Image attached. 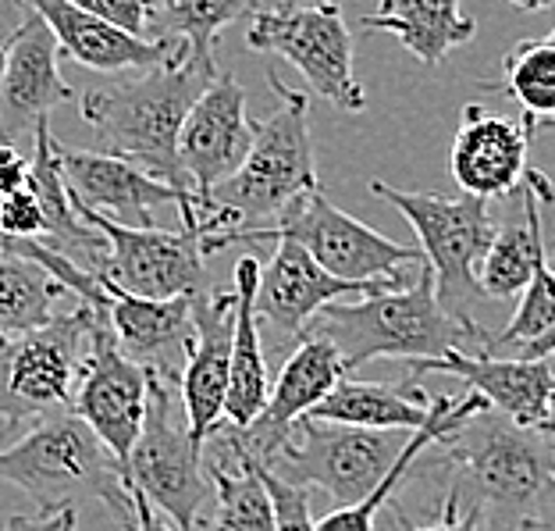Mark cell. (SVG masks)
Instances as JSON below:
<instances>
[{"mask_svg":"<svg viewBox=\"0 0 555 531\" xmlns=\"http://www.w3.org/2000/svg\"><path fill=\"white\" fill-rule=\"evenodd\" d=\"M100 318L107 314L79 300L72 311H57L33 332L0 339V421L8 432L72 410L79 364Z\"/></svg>","mask_w":555,"mask_h":531,"instance_id":"obj_7","label":"cell"},{"mask_svg":"<svg viewBox=\"0 0 555 531\" xmlns=\"http://www.w3.org/2000/svg\"><path fill=\"white\" fill-rule=\"evenodd\" d=\"M548 40H552V43H555V29H552V33H548Z\"/></svg>","mask_w":555,"mask_h":531,"instance_id":"obj_49","label":"cell"},{"mask_svg":"<svg viewBox=\"0 0 555 531\" xmlns=\"http://www.w3.org/2000/svg\"><path fill=\"white\" fill-rule=\"evenodd\" d=\"M302 336H324L338 353H343L349 375L360 364L396 357V361H435L449 350L481 353L488 328L477 321L456 318L438 296L435 275L421 264L406 286L367 293L363 300L327 303L318 318L307 325Z\"/></svg>","mask_w":555,"mask_h":531,"instance_id":"obj_3","label":"cell"},{"mask_svg":"<svg viewBox=\"0 0 555 531\" xmlns=\"http://www.w3.org/2000/svg\"><path fill=\"white\" fill-rule=\"evenodd\" d=\"M204 464L214 485V514L204 517V531H274V503L263 482V464L235 450L221 425L204 442Z\"/></svg>","mask_w":555,"mask_h":531,"instance_id":"obj_25","label":"cell"},{"mask_svg":"<svg viewBox=\"0 0 555 531\" xmlns=\"http://www.w3.org/2000/svg\"><path fill=\"white\" fill-rule=\"evenodd\" d=\"M506 4L520 8V11H541V8H552L555 0H506Z\"/></svg>","mask_w":555,"mask_h":531,"instance_id":"obj_44","label":"cell"},{"mask_svg":"<svg viewBox=\"0 0 555 531\" xmlns=\"http://www.w3.org/2000/svg\"><path fill=\"white\" fill-rule=\"evenodd\" d=\"M257 278L260 261L254 254L238 257L235 264V336H232V378L229 400H224V421L249 425L263 410L271 396L268 357L260 343V318H257Z\"/></svg>","mask_w":555,"mask_h":531,"instance_id":"obj_27","label":"cell"},{"mask_svg":"<svg viewBox=\"0 0 555 531\" xmlns=\"http://www.w3.org/2000/svg\"><path fill=\"white\" fill-rule=\"evenodd\" d=\"M150 400V371L121 350L107 318H100L90 332V346L79 364L72 410L82 417L118 464H129V453L139 439Z\"/></svg>","mask_w":555,"mask_h":531,"instance_id":"obj_13","label":"cell"},{"mask_svg":"<svg viewBox=\"0 0 555 531\" xmlns=\"http://www.w3.org/2000/svg\"><path fill=\"white\" fill-rule=\"evenodd\" d=\"M268 86L282 100V108L271 118L254 122V139H249L243 164L207 197L196 200V218L210 232V254L229 246L235 232L263 229L293 200L321 189L307 93L285 86L274 72H268Z\"/></svg>","mask_w":555,"mask_h":531,"instance_id":"obj_2","label":"cell"},{"mask_svg":"<svg viewBox=\"0 0 555 531\" xmlns=\"http://www.w3.org/2000/svg\"><path fill=\"white\" fill-rule=\"evenodd\" d=\"M75 521H79V510H40L8 517L0 531H75Z\"/></svg>","mask_w":555,"mask_h":531,"instance_id":"obj_39","label":"cell"},{"mask_svg":"<svg viewBox=\"0 0 555 531\" xmlns=\"http://www.w3.org/2000/svg\"><path fill=\"white\" fill-rule=\"evenodd\" d=\"M548 364H552V371H555V350L548 353Z\"/></svg>","mask_w":555,"mask_h":531,"instance_id":"obj_48","label":"cell"},{"mask_svg":"<svg viewBox=\"0 0 555 531\" xmlns=\"http://www.w3.org/2000/svg\"><path fill=\"white\" fill-rule=\"evenodd\" d=\"M349 375L343 353H338L324 336H302L299 346L288 353L282 371L271 382V396L263 403V410L249 425L221 421L224 435L235 442V450H243L246 457L260 460L268 467L274 453L285 446L288 435L299 417H307L318 403L332 393V389Z\"/></svg>","mask_w":555,"mask_h":531,"instance_id":"obj_14","label":"cell"},{"mask_svg":"<svg viewBox=\"0 0 555 531\" xmlns=\"http://www.w3.org/2000/svg\"><path fill=\"white\" fill-rule=\"evenodd\" d=\"M263 482H268L271 503H274V531H318L307 489L296 482H285L282 475L268 471V467H263Z\"/></svg>","mask_w":555,"mask_h":531,"instance_id":"obj_34","label":"cell"},{"mask_svg":"<svg viewBox=\"0 0 555 531\" xmlns=\"http://www.w3.org/2000/svg\"><path fill=\"white\" fill-rule=\"evenodd\" d=\"M61 47L50 25L29 11L22 29L8 40V61L0 75V139L36 129L50 111L72 104L75 90L61 75Z\"/></svg>","mask_w":555,"mask_h":531,"instance_id":"obj_19","label":"cell"},{"mask_svg":"<svg viewBox=\"0 0 555 531\" xmlns=\"http://www.w3.org/2000/svg\"><path fill=\"white\" fill-rule=\"evenodd\" d=\"M75 4L93 11L96 18L118 25L125 33L154 40V36H150V0H75Z\"/></svg>","mask_w":555,"mask_h":531,"instance_id":"obj_36","label":"cell"},{"mask_svg":"<svg viewBox=\"0 0 555 531\" xmlns=\"http://www.w3.org/2000/svg\"><path fill=\"white\" fill-rule=\"evenodd\" d=\"M371 193L385 200L388 207H396L413 225L441 303L456 318L474 321L470 307L477 300H485L481 286H477V268H481L485 250L499 229L488 211V200L470 193L456 200L438 193H406V189H396L382 179L371 182Z\"/></svg>","mask_w":555,"mask_h":531,"instance_id":"obj_9","label":"cell"},{"mask_svg":"<svg viewBox=\"0 0 555 531\" xmlns=\"http://www.w3.org/2000/svg\"><path fill=\"white\" fill-rule=\"evenodd\" d=\"M520 218L499 225L477 268V286L485 300H516L531 286L534 268L545 261V232H541V204H555V186L545 172L527 168L520 182Z\"/></svg>","mask_w":555,"mask_h":531,"instance_id":"obj_24","label":"cell"},{"mask_svg":"<svg viewBox=\"0 0 555 531\" xmlns=\"http://www.w3.org/2000/svg\"><path fill=\"white\" fill-rule=\"evenodd\" d=\"M175 393L179 385H168L150 371L146 417L125 464V482L143 492L160 514H168L179 531H204V510L214 500V485L204 464V446H196L189 428L175 417Z\"/></svg>","mask_w":555,"mask_h":531,"instance_id":"obj_10","label":"cell"},{"mask_svg":"<svg viewBox=\"0 0 555 531\" xmlns=\"http://www.w3.org/2000/svg\"><path fill=\"white\" fill-rule=\"evenodd\" d=\"M406 286V282H402ZM396 289L388 282H346V278L327 275L318 261L293 239H278L268 268L257 278V318L274 328L282 339H302L307 325L318 318V311L343 296H367Z\"/></svg>","mask_w":555,"mask_h":531,"instance_id":"obj_18","label":"cell"},{"mask_svg":"<svg viewBox=\"0 0 555 531\" xmlns=\"http://www.w3.org/2000/svg\"><path fill=\"white\" fill-rule=\"evenodd\" d=\"M452 467L466 507H495L516 528L538 521L541 507L555 496V450L538 428L513 425L506 414L481 410L438 442Z\"/></svg>","mask_w":555,"mask_h":531,"instance_id":"obj_5","label":"cell"},{"mask_svg":"<svg viewBox=\"0 0 555 531\" xmlns=\"http://www.w3.org/2000/svg\"><path fill=\"white\" fill-rule=\"evenodd\" d=\"M57 154L68 189L93 211H104L125 225H154V211L175 204L182 225H199L193 193H182L132 161L104 150H72L65 143H57Z\"/></svg>","mask_w":555,"mask_h":531,"instance_id":"obj_15","label":"cell"},{"mask_svg":"<svg viewBox=\"0 0 555 531\" xmlns=\"http://www.w3.org/2000/svg\"><path fill=\"white\" fill-rule=\"evenodd\" d=\"M25 186H29V157L11 139H0V197L18 193Z\"/></svg>","mask_w":555,"mask_h":531,"instance_id":"obj_38","label":"cell"},{"mask_svg":"<svg viewBox=\"0 0 555 531\" xmlns=\"http://www.w3.org/2000/svg\"><path fill=\"white\" fill-rule=\"evenodd\" d=\"M68 286L57 282L43 264L0 246V339H15L47 325L57 314Z\"/></svg>","mask_w":555,"mask_h":531,"instance_id":"obj_30","label":"cell"},{"mask_svg":"<svg viewBox=\"0 0 555 531\" xmlns=\"http://www.w3.org/2000/svg\"><path fill=\"white\" fill-rule=\"evenodd\" d=\"M75 211L107 239L96 275L129 289L146 300H179L199 296L207 282V229L204 225H182L179 232L157 229V225H125L104 211H93L72 193Z\"/></svg>","mask_w":555,"mask_h":531,"instance_id":"obj_12","label":"cell"},{"mask_svg":"<svg viewBox=\"0 0 555 531\" xmlns=\"http://www.w3.org/2000/svg\"><path fill=\"white\" fill-rule=\"evenodd\" d=\"M0 239H4V236H0Z\"/></svg>","mask_w":555,"mask_h":531,"instance_id":"obj_50","label":"cell"},{"mask_svg":"<svg viewBox=\"0 0 555 531\" xmlns=\"http://www.w3.org/2000/svg\"><path fill=\"white\" fill-rule=\"evenodd\" d=\"M0 482L22 489L47 514L100 500L121 531L132 528V489L125 482V467L75 410L50 414L29 425L18 442L0 446Z\"/></svg>","mask_w":555,"mask_h":531,"instance_id":"obj_4","label":"cell"},{"mask_svg":"<svg viewBox=\"0 0 555 531\" xmlns=\"http://www.w3.org/2000/svg\"><path fill=\"white\" fill-rule=\"evenodd\" d=\"M538 432L555 442V389H552V396L545 403V414H541V421H538Z\"/></svg>","mask_w":555,"mask_h":531,"instance_id":"obj_43","label":"cell"},{"mask_svg":"<svg viewBox=\"0 0 555 531\" xmlns=\"http://www.w3.org/2000/svg\"><path fill=\"white\" fill-rule=\"evenodd\" d=\"M260 11V0H150V36L154 40H182L193 58L218 68L214 43L232 22Z\"/></svg>","mask_w":555,"mask_h":531,"instance_id":"obj_31","label":"cell"},{"mask_svg":"<svg viewBox=\"0 0 555 531\" xmlns=\"http://www.w3.org/2000/svg\"><path fill=\"white\" fill-rule=\"evenodd\" d=\"M4 61H8V43H0V75H4Z\"/></svg>","mask_w":555,"mask_h":531,"instance_id":"obj_46","label":"cell"},{"mask_svg":"<svg viewBox=\"0 0 555 531\" xmlns=\"http://www.w3.org/2000/svg\"><path fill=\"white\" fill-rule=\"evenodd\" d=\"M278 243V239H293L307 254L321 264L327 275L346 278V282H388L402 286L421 271L424 250L402 246L374 232L371 225L357 222L343 207H335L324 197V189L302 193L293 200L271 225L263 229H246L229 239L232 243Z\"/></svg>","mask_w":555,"mask_h":531,"instance_id":"obj_6","label":"cell"},{"mask_svg":"<svg viewBox=\"0 0 555 531\" xmlns=\"http://www.w3.org/2000/svg\"><path fill=\"white\" fill-rule=\"evenodd\" d=\"M129 531H179L168 514H160L143 492L132 489V528Z\"/></svg>","mask_w":555,"mask_h":531,"instance_id":"obj_40","label":"cell"},{"mask_svg":"<svg viewBox=\"0 0 555 531\" xmlns=\"http://www.w3.org/2000/svg\"><path fill=\"white\" fill-rule=\"evenodd\" d=\"M246 43L257 54H278L327 104L357 115L367 93L352 68V33L343 18V0H288L249 15Z\"/></svg>","mask_w":555,"mask_h":531,"instance_id":"obj_8","label":"cell"},{"mask_svg":"<svg viewBox=\"0 0 555 531\" xmlns=\"http://www.w3.org/2000/svg\"><path fill=\"white\" fill-rule=\"evenodd\" d=\"M481 521H485V510L481 507L463 510V500H460L456 489H449L446 507H441L435 524H413L410 517L399 510V531H485Z\"/></svg>","mask_w":555,"mask_h":531,"instance_id":"obj_37","label":"cell"},{"mask_svg":"<svg viewBox=\"0 0 555 531\" xmlns=\"http://www.w3.org/2000/svg\"><path fill=\"white\" fill-rule=\"evenodd\" d=\"M552 350H555V325L548 328L545 336L538 339V343H531V346H527V350H520V353H516V357H548Z\"/></svg>","mask_w":555,"mask_h":531,"instance_id":"obj_42","label":"cell"},{"mask_svg":"<svg viewBox=\"0 0 555 531\" xmlns=\"http://www.w3.org/2000/svg\"><path fill=\"white\" fill-rule=\"evenodd\" d=\"M410 432H377V428L332 425L318 417H299L293 435L274 453L268 471L285 482L313 485L332 496L335 507H352L371 496L374 485L399 460Z\"/></svg>","mask_w":555,"mask_h":531,"instance_id":"obj_11","label":"cell"},{"mask_svg":"<svg viewBox=\"0 0 555 531\" xmlns=\"http://www.w3.org/2000/svg\"><path fill=\"white\" fill-rule=\"evenodd\" d=\"M22 4L50 25L61 54L90 72L118 75L150 68L168 61L171 50L179 47V40H143V36L125 33L118 25L96 18L93 11L79 8L75 0H22Z\"/></svg>","mask_w":555,"mask_h":531,"instance_id":"obj_23","label":"cell"},{"mask_svg":"<svg viewBox=\"0 0 555 531\" xmlns=\"http://www.w3.org/2000/svg\"><path fill=\"white\" fill-rule=\"evenodd\" d=\"M435 400L416 389V378H406L402 385L388 382H360V378H343L327 393L310 417L332 425H357L377 428V432H416L431 421Z\"/></svg>","mask_w":555,"mask_h":531,"instance_id":"obj_28","label":"cell"},{"mask_svg":"<svg viewBox=\"0 0 555 531\" xmlns=\"http://www.w3.org/2000/svg\"><path fill=\"white\" fill-rule=\"evenodd\" d=\"M555 325V271L548 257L534 268L531 286L520 293L513 318L499 332H488L481 353H495V357H516L520 350L538 343L541 336Z\"/></svg>","mask_w":555,"mask_h":531,"instance_id":"obj_33","label":"cell"},{"mask_svg":"<svg viewBox=\"0 0 555 531\" xmlns=\"http://www.w3.org/2000/svg\"><path fill=\"white\" fill-rule=\"evenodd\" d=\"M485 90L509 93L531 132H538V122L555 118V43L520 40L502 58V83H488Z\"/></svg>","mask_w":555,"mask_h":531,"instance_id":"obj_32","label":"cell"},{"mask_svg":"<svg viewBox=\"0 0 555 531\" xmlns=\"http://www.w3.org/2000/svg\"><path fill=\"white\" fill-rule=\"evenodd\" d=\"M193 346H189L185 368L179 378V396L185 428L196 446L224 421V400H229L232 378V336H235V289H204L193 296Z\"/></svg>","mask_w":555,"mask_h":531,"instance_id":"obj_17","label":"cell"},{"mask_svg":"<svg viewBox=\"0 0 555 531\" xmlns=\"http://www.w3.org/2000/svg\"><path fill=\"white\" fill-rule=\"evenodd\" d=\"M363 29L392 33L421 65H438L474 40L477 22L463 15L460 0H382L374 15H363Z\"/></svg>","mask_w":555,"mask_h":531,"instance_id":"obj_29","label":"cell"},{"mask_svg":"<svg viewBox=\"0 0 555 531\" xmlns=\"http://www.w3.org/2000/svg\"><path fill=\"white\" fill-rule=\"evenodd\" d=\"M249 139H254V118L246 115L243 83L232 72H218L189 108L179 136V157L196 200L243 164Z\"/></svg>","mask_w":555,"mask_h":531,"instance_id":"obj_16","label":"cell"},{"mask_svg":"<svg viewBox=\"0 0 555 531\" xmlns=\"http://www.w3.org/2000/svg\"><path fill=\"white\" fill-rule=\"evenodd\" d=\"M488 407L491 403L481 393H474V389H466V396H460V400L435 396L431 421H427L424 428H416V432H410L406 446H402V453H399V460L388 467V475L374 485L371 496H363L360 503H352V507H335L324 521H318V531H374L377 510L388 507V500L396 496L399 485L406 482V475L413 471V464L421 460L431 446H438L446 435L456 432L460 425L470 421L474 414H481Z\"/></svg>","mask_w":555,"mask_h":531,"instance_id":"obj_26","label":"cell"},{"mask_svg":"<svg viewBox=\"0 0 555 531\" xmlns=\"http://www.w3.org/2000/svg\"><path fill=\"white\" fill-rule=\"evenodd\" d=\"M431 371L456 375L466 389H474L491 403V410L506 414L520 428H538L555 389V371L548 357H495V353H470L456 346L435 361L410 364V378Z\"/></svg>","mask_w":555,"mask_h":531,"instance_id":"obj_22","label":"cell"},{"mask_svg":"<svg viewBox=\"0 0 555 531\" xmlns=\"http://www.w3.org/2000/svg\"><path fill=\"white\" fill-rule=\"evenodd\" d=\"M541 524L538 521H520V524H516V528H509V531H538Z\"/></svg>","mask_w":555,"mask_h":531,"instance_id":"obj_45","label":"cell"},{"mask_svg":"<svg viewBox=\"0 0 555 531\" xmlns=\"http://www.w3.org/2000/svg\"><path fill=\"white\" fill-rule=\"evenodd\" d=\"M25 18H29V8L22 0H0V43L11 40L22 29Z\"/></svg>","mask_w":555,"mask_h":531,"instance_id":"obj_41","label":"cell"},{"mask_svg":"<svg viewBox=\"0 0 555 531\" xmlns=\"http://www.w3.org/2000/svg\"><path fill=\"white\" fill-rule=\"evenodd\" d=\"M0 236L11 239H47V214L33 186L0 197Z\"/></svg>","mask_w":555,"mask_h":531,"instance_id":"obj_35","label":"cell"},{"mask_svg":"<svg viewBox=\"0 0 555 531\" xmlns=\"http://www.w3.org/2000/svg\"><path fill=\"white\" fill-rule=\"evenodd\" d=\"M214 75L218 68L193 58V50L179 40L160 65L135 68L129 79L86 90L79 97L82 122L96 132L104 154L132 161L182 193H193L179 157V136L189 108Z\"/></svg>","mask_w":555,"mask_h":531,"instance_id":"obj_1","label":"cell"},{"mask_svg":"<svg viewBox=\"0 0 555 531\" xmlns=\"http://www.w3.org/2000/svg\"><path fill=\"white\" fill-rule=\"evenodd\" d=\"M531 125L524 118L491 115L481 104H466L463 122L449 150V175L463 193L499 200L520 189L527 175V150H531Z\"/></svg>","mask_w":555,"mask_h":531,"instance_id":"obj_20","label":"cell"},{"mask_svg":"<svg viewBox=\"0 0 555 531\" xmlns=\"http://www.w3.org/2000/svg\"><path fill=\"white\" fill-rule=\"evenodd\" d=\"M96 275V271H93ZM107 293V325L118 336L121 350L146 371L160 375L168 385H179L189 346H193V296L179 300H146L111 278L96 275Z\"/></svg>","mask_w":555,"mask_h":531,"instance_id":"obj_21","label":"cell"},{"mask_svg":"<svg viewBox=\"0 0 555 531\" xmlns=\"http://www.w3.org/2000/svg\"><path fill=\"white\" fill-rule=\"evenodd\" d=\"M541 129H552V132H555V118H545V122H538V132H541Z\"/></svg>","mask_w":555,"mask_h":531,"instance_id":"obj_47","label":"cell"}]
</instances>
